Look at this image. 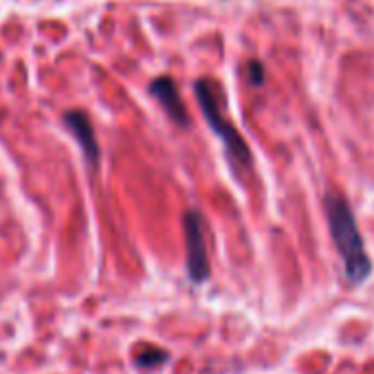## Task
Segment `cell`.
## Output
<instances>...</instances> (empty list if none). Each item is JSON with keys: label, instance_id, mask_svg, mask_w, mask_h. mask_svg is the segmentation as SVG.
<instances>
[{"label": "cell", "instance_id": "cell-5", "mask_svg": "<svg viewBox=\"0 0 374 374\" xmlns=\"http://www.w3.org/2000/svg\"><path fill=\"white\" fill-rule=\"evenodd\" d=\"M150 93L157 97L159 104L163 106V110L178 123V126H187L189 117H187L185 104L181 100V95H178L176 84H174L170 77H157L150 84Z\"/></svg>", "mask_w": 374, "mask_h": 374}, {"label": "cell", "instance_id": "cell-3", "mask_svg": "<svg viewBox=\"0 0 374 374\" xmlns=\"http://www.w3.org/2000/svg\"><path fill=\"white\" fill-rule=\"evenodd\" d=\"M185 247H187V273L194 284H203L210 278V258L205 249V225L203 216L196 210H189L183 218Z\"/></svg>", "mask_w": 374, "mask_h": 374}, {"label": "cell", "instance_id": "cell-4", "mask_svg": "<svg viewBox=\"0 0 374 374\" xmlns=\"http://www.w3.org/2000/svg\"><path fill=\"white\" fill-rule=\"evenodd\" d=\"M64 123L77 139L86 161L95 165L97 161H100V143H97V137H95V130H93V123H91L88 115L84 113V110H68V113L64 115Z\"/></svg>", "mask_w": 374, "mask_h": 374}, {"label": "cell", "instance_id": "cell-1", "mask_svg": "<svg viewBox=\"0 0 374 374\" xmlns=\"http://www.w3.org/2000/svg\"><path fill=\"white\" fill-rule=\"evenodd\" d=\"M326 218L330 235L337 244V251L343 262V273L350 284H361L370 278L372 262L366 254V244L359 233L354 214L348 201L341 194L332 192L326 196Z\"/></svg>", "mask_w": 374, "mask_h": 374}, {"label": "cell", "instance_id": "cell-2", "mask_svg": "<svg viewBox=\"0 0 374 374\" xmlns=\"http://www.w3.org/2000/svg\"><path fill=\"white\" fill-rule=\"evenodd\" d=\"M196 97H198L201 110L207 123H210V128L220 137V141L225 143L229 159L235 165H251V150H249V146L244 143V139L240 137V132L235 130L233 123L225 119L210 79L196 81Z\"/></svg>", "mask_w": 374, "mask_h": 374}, {"label": "cell", "instance_id": "cell-7", "mask_svg": "<svg viewBox=\"0 0 374 374\" xmlns=\"http://www.w3.org/2000/svg\"><path fill=\"white\" fill-rule=\"evenodd\" d=\"M249 81H251L254 86L265 84V68H262L260 62H249Z\"/></svg>", "mask_w": 374, "mask_h": 374}, {"label": "cell", "instance_id": "cell-6", "mask_svg": "<svg viewBox=\"0 0 374 374\" xmlns=\"http://www.w3.org/2000/svg\"><path fill=\"white\" fill-rule=\"evenodd\" d=\"M165 359H168V352H163V350H152L150 354L137 357V364H139L141 368H146V370H152V368H157V366L165 364Z\"/></svg>", "mask_w": 374, "mask_h": 374}]
</instances>
